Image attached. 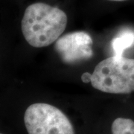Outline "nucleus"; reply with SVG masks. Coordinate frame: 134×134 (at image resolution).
I'll return each mask as SVG.
<instances>
[{
    "label": "nucleus",
    "instance_id": "nucleus-1",
    "mask_svg": "<svg viewBox=\"0 0 134 134\" xmlns=\"http://www.w3.org/2000/svg\"><path fill=\"white\" fill-rule=\"evenodd\" d=\"M68 18L58 8L37 2L25 9L21 22L22 32L29 45L43 48L54 43L66 28Z\"/></svg>",
    "mask_w": 134,
    "mask_h": 134
},
{
    "label": "nucleus",
    "instance_id": "nucleus-2",
    "mask_svg": "<svg viewBox=\"0 0 134 134\" xmlns=\"http://www.w3.org/2000/svg\"><path fill=\"white\" fill-rule=\"evenodd\" d=\"M91 84L99 91L113 94L134 92V59L114 55L100 61L92 74Z\"/></svg>",
    "mask_w": 134,
    "mask_h": 134
},
{
    "label": "nucleus",
    "instance_id": "nucleus-3",
    "mask_svg": "<svg viewBox=\"0 0 134 134\" xmlns=\"http://www.w3.org/2000/svg\"><path fill=\"white\" fill-rule=\"evenodd\" d=\"M24 122L29 134H75L69 119L60 109L46 103L30 105Z\"/></svg>",
    "mask_w": 134,
    "mask_h": 134
},
{
    "label": "nucleus",
    "instance_id": "nucleus-4",
    "mask_svg": "<svg viewBox=\"0 0 134 134\" xmlns=\"http://www.w3.org/2000/svg\"><path fill=\"white\" fill-rule=\"evenodd\" d=\"M92 43L89 34L76 31L60 37L54 44V49L63 62L74 64L89 60L93 56Z\"/></svg>",
    "mask_w": 134,
    "mask_h": 134
},
{
    "label": "nucleus",
    "instance_id": "nucleus-5",
    "mask_svg": "<svg viewBox=\"0 0 134 134\" xmlns=\"http://www.w3.org/2000/svg\"><path fill=\"white\" fill-rule=\"evenodd\" d=\"M134 43V32L130 30L121 31L111 41V46L115 55L122 56L125 50Z\"/></svg>",
    "mask_w": 134,
    "mask_h": 134
},
{
    "label": "nucleus",
    "instance_id": "nucleus-6",
    "mask_svg": "<svg viewBox=\"0 0 134 134\" xmlns=\"http://www.w3.org/2000/svg\"><path fill=\"white\" fill-rule=\"evenodd\" d=\"M111 130L112 134H134V121L118 118L113 122Z\"/></svg>",
    "mask_w": 134,
    "mask_h": 134
},
{
    "label": "nucleus",
    "instance_id": "nucleus-7",
    "mask_svg": "<svg viewBox=\"0 0 134 134\" xmlns=\"http://www.w3.org/2000/svg\"><path fill=\"white\" fill-rule=\"evenodd\" d=\"M92 75L88 73V72H85L84 74H83L81 76V80L83 83H89L91 82Z\"/></svg>",
    "mask_w": 134,
    "mask_h": 134
},
{
    "label": "nucleus",
    "instance_id": "nucleus-8",
    "mask_svg": "<svg viewBox=\"0 0 134 134\" xmlns=\"http://www.w3.org/2000/svg\"><path fill=\"white\" fill-rule=\"evenodd\" d=\"M109 1H115V2H121V1H125V0H109Z\"/></svg>",
    "mask_w": 134,
    "mask_h": 134
},
{
    "label": "nucleus",
    "instance_id": "nucleus-9",
    "mask_svg": "<svg viewBox=\"0 0 134 134\" xmlns=\"http://www.w3.org/2000/svg\"><path fill=\"white\" fill-rule=\"evenodd\" d=\"M1 134H3V133H1Z\"/></svg>",
    "mask_w": 134,
    "mask_h": 134
}]
</instances>
